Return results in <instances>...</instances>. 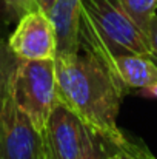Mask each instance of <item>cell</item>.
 <instances>
[{
    "label": "cell",
    "instance_id": "cell-16",
    "mask_svg": "<svg viewBox=\"0 0 157 159\" xmlns=\"http://www.w3.org/2000/svg\"><path fill=\"white\" fill-rule=\"evenodd\" d=\"M106 159H119L117 158V155H116V152H114V148H112V152L109 153V156H108Z\"/></svg>",
    "mask_w": 157,
    "mask_h": 159
},
{
    "label": "cell",
    "instance_id": "cell-4",
    "mask_svg": "<svg viewBox=\"0 0 157 159\" xmlns=\"http://www.w3.org/2000/svg\"><path fill=\"white\" fill-rule=\"evenodd\" d=\"M0 159H46L43 134L15 104L11 80L0 101Z\"/></svg>",
    "mask_w": 157,
    "mask_h": 159
},
{
    "label": "cell",
    "instance_id": "cell-10",
    "mask_svg": "<svg viewBox=\"0 0 157 159\" xmlns=\"http://www.w3.org/2000/svg\"><path fill=\"white\" fill-rule=\"evenodd\" d=\"M112 152V145L108 144L102 136L91 131L89 141L80 159H106Z\"/></svg>",
    "mask_w": 157,
    "mask_h": 159
},
{
    "label": "cell",
    "instance_id": "cell-13",
    "mask_svg": "<svg viewBox=\"0 0 157 159\" xmlns=\"http://www.w3.org/2000/svg\"><path fill=\"white\" fill-rule=\"evenodd\" d=\"M146 39H148V43H150L151 56L157 62V14L156 17L153 19V22H151V26H150V31L146 34Z\"/></svg>",
    "mask_w": 157,
    "mask_h": 159
},
{
    "label": "cell",
    "instance_id": "cell-9",
    "mask_svg": "<svg viewBox=\"0 0 157 159\" xmlns=\"http://www.w3.org/2000/svg\"><path fill=\"white\" fill-rule=\"evenodd\" d=\"M15 63H17V57L9 51L8 45H0V101L9 85Z\"/></svg>",
    "mask_w": 157,
    "mask_h": 159
},
{
    "label": "cell",
    "instance_id": "cell-8",
    "mask_svg": "<svg viewBox=\"0 0 157 159\" xmlns=\"http://www.w3.org/2000/svg\"><path fill=\"white\" fill-rule=\"evenodd\" d=\"M129 19L146 36L157 14V0H119Z\"/></svg>",
    "mask_w": 157,
    "mask_h": 159
},
{
    "label": "cell",
    "instance_id": "cell-12",
    "mask_svg": "<svg viewBox=\"0 0 157 159\" xmlns=\"http://www.w3.org/2000/svg\"><path fill=\"white\" fill-rule=\"evenodd\" d=\"M5 5V9L8 11L9 16L14 17H22L25 12L36 9L37 8V2L36 0H2Z\"/></svg>",
    "mask_w": 157,
    "mask_h": 159
},
{
    "label": "cell",
    "instance_id": "cell-3",
    "mask_svg": "<svg viewBox=\"0 0 157 159\" xmlns=\"http://www.w3.org/2000/svg\"><path fill=\"white\" fill-rule=\"evenodd\" d=\"M11 90L19 108L28 114L36 128L43 134L48 117L59 104L54 59H17L11 77Z\"/></svg>",
    "mask_w": 157,
    "mask_h": 159
},
{
    "label": "cell",
    "instance_id": "cell-2",
    "mask_svg": "<svg viewBox=\"0 0 157 159\" xmlns=\"http://www.w3.org/2000/svg\"><path fill=\"white\" fill-rule=\"evenodd\" d=\"M80 28L94 34L114 53L153 57L146 36L129 19L119 0H82Z\"/></svg>",
    "mask_w": 157,
    "mask_h": 159
},
{
    "label": "cell",
    "instance_id": "cell-5",
    "mask_svg": "<svg viewBox=\"0 0 157 159\" xmlns=\"http://www.w3.org/2000/svg\"><path fill=\"white\" fill-rule=\"evenodd\" d=\"M8 48L20 60H48L57 53V36L46 11L36 8L19 17L8 39Z\"/></svg>",
    "mask_w": 157,
    "mask_h": 159
},
{
    "label": "cell",
    "instance_id": "cell-6",
    "mask_svg": "<svg viewBox=\"0 0 157 159\" xmlns=\"http://www.w3.org/2000/svg\"><path fill=\"white\" fill-rule=\"evenodd\" d=\"M89 136L91 130L59 102L51 111L43 131L46 159H80Z\"/></svg>",
    "mask_w": 157,
    "mask_h": 159
},
{
    "label": "cell",
    "instance_id": "cell-1",
    "mask_svg": "<svg viewBox=\"0 0 157 159\" xmlns=\"http://www.w3.org/2000/svg\"><path fill=\"white\" fill-rule=\"evenodd\" d=\"M59 102L71 110L93 133L114 148L128 139L117 127V116L126 90L93 54H55Z\"/></svg>",
    "mask_w": 157,
    "mask_h": 159
},
{
    "label": "cell",
    "instance_id": "cell-15",
    "mask_svg": "<svg viewBox=\"0 0 157 159\" xmlns=\"http://www.w3.org/2000/svg\"><path fill=\"white\" fill-rule=\"evenodd\" d=\"M36 2H37V8H40V9H43V11L48 12L55 0H36Z\"/></svg>",
    "mask_w": 157,
    "mask_h": 159
},
{
    "label": "cell",
    "instance_id": "cell-11",
    "mask_svg": "<svg viewBox=\"0 0 157 159\" xmlns=\"http://www.w3.org/2000/svg\"><path fill=\"white\" fill-rule=\"evenodd\" d=\"M114 152L119 159H154V156L143 145H139L129 139H126L123 145L114 148Z\"/></svg>",
    "mask_w": 157,
    "mask_h": 159
},
{
    "label": "cell",
    "instance_id": "cell-7",
    "mask_svg": "<svg viewBox=\"0 0 157 159\" xmlns=\"http://www.w3.org/2000/svg\"><path fill=\"white\" fill-rule=\"evenodd\" d=\"M80 6L82 0H55L50 8L55 36H57V53H76L80 50L79 30H80Z\"/></svg>",
    "mask_w": 157,
    "mask_h": 159
},
{
    "label": "cell",
    "instance_id": "cell-14",
    "mask_svg": "<svg viewBox=\"0 0 157 159\" xmlns=\"http://www.w3.org/2000/svg\"><path fill=\"white\" fill-rule=\"evenodd\" d=\"M139 94L142 98H148V99H157V82L148 85V87H143L139 90Z\"/></svg>",
    "mask_w": 157,
    "mask_h": 159
}]
</instances>
